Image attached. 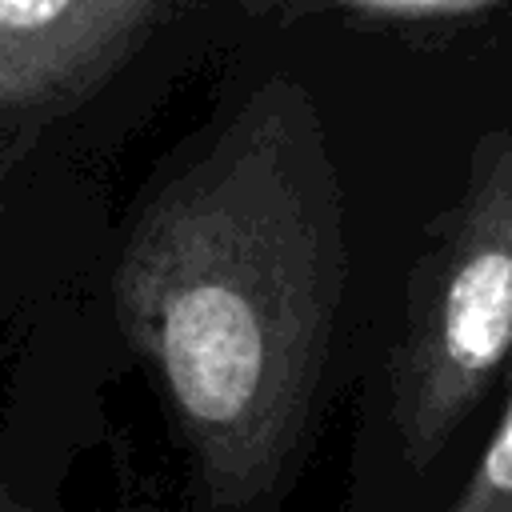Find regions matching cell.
Returning <instances> with one entry per match:
<instances>
[{
  "instance_id": "2",
  "label": "cell",
  "mask_w": 512,
  "mask_h": 512,
  "mask_svg": "<svg viewBox=\"0 0 512 512\" xmlns=\"http://www.w3.org/2000/svg\"><path fill=\"white\" fill-rule=\"evenodd\" d=\"M512 356V128L468 160L456 208L412 268L392 356V416L412 464H428Z\"/></svg>"
},
{
  "instance_id": "3",
  "label": "cell",
  "mask_w": 512,
  "mask_h": 512,
  "mask_svg": "<svg viewBox=\"0 0 512 512\" xmlns=\"http://www.w3.org/2000/svg\"><path fill=\"white\" fill-rule=\"evenodd\" d=\"M184 0H0V124H36L100 88Z\"/></svg>"
},
{
  "instance_id": "4",
  "label": "cell",
  "mask_w": 512,
  "mask_h": 512,
  "mask_svg": "<svg viewBox=\"0 0 512 512\" xmlns=\"http://www.w3.org/2000/svg\"><path fill=\"white\" fill-rule=\"evenodd\" d=\"M452 512H512V400Z\"/></svg>"
},
{
  "instance_id": "1",
  "label": "cell",
  "mask_w": 512,
  "mask_h": 512,
  "mask_svg": "<svg viewBox=\"0 0 512 512\" xmlns=\"http://www.w3.org/2000/svg\"><path fill=\"white\" fill-rule=\"evenodd\" d=\"M348 284L344 200L312 92L272 72L132 220L116 316L156 368L216 500L288 464Z\"/></svg>"
},
{
  "instance_id": "5",
  "label": "cell",
  "mask_w": 512,
  "mask_h": 512,
  "mask_svg": "<svg viewBox=\"0 0 512 512\" xmlns=\"http://www.w3.org/2000/svg\"><path fill=\"white\" fill-rule=\"evenodd\" d=\"M356 12H372V16H400V20H444V16H472V12H488L496 4L508 0H332Z\"/></svg>"
},
{
  "instance_id": "6",
  "label": "cell",
  "mask_w": 512,
  "mask_h": 512,
  "mask_svg": "<svg viewBox=\"0 0 512 512\" xmlns=\"http://www.w3.org/2000/svg\"><path fill=\"white\" fill-rule=\"evenodd\" d=\"M0 512H16V508H0Z\"/></svg>"
}]
</instances>
